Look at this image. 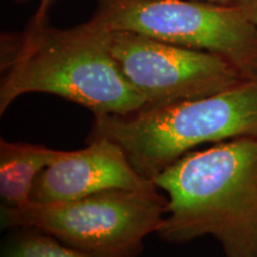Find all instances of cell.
Masks as SVG:
<instances>
[{"instance_id":"obj_1","label":"cell","mask_w":257,"mask_h":257,"mask_svg":"<svg viewBox=\"0 0 257 257\" xmlns=\"http://www.w3.org/2000/svg\"><path fill=\"white\" fill-rule=\"evenodd\" d=\"M2 46L0 114L21 95L47 93L92 111L94 115L127 114L146 107L118 68L106 30L91 22L69 29L35 12L22 34Z\"/></svg>"},{"instance_id":"obj_2","label":"cell","mask_w":257,"mask_h":257,"mask_svg":"<svg viewBox=\"0 0 257 257\" xmlns=\"http://www.w3.org/2000/svg\"><path fill=\"white\" fill-rule=\"evenodd\" d=\"M153 182L168 199L156 232L163 240L210 234L226 257H257V138L186 154Z\"/></svg>"},{"instance_id":"obj_3","label":"cell","mask_w":257,"mask_h":257,"mask_svg":"<svg viewBox=\"0 0 257 257\" xmlns=\"http://www.w3.org/2000/svg\"><path fill=\"white\" fill-rule=\"evenodd\" d=\"M239 137L257 138V78L205 98L94 115L88 141L117 143L138 174L153 181L195 147Z\"/></svg>"},{"instance_id":"obj_4","label":"cell","mask_w":257,"mask_h":257,"mask_svg":"<svg viewBox=\"0 0 257 257\" xmlns=\"http://www.w3.org/2000/svg\"><path fill=\"white\" fill-rule=\"evenodd\" d=\"M166 195L154 185L108 189L75 200L4 207L8 227L35 229L100 257H137L143 239L166 216Z\"/></svg>"},{"instance_id":"obj_5","label":"cell","mask_w":257,"mask_h":257,"mask_svg":"<svg viewBox=\"0 0 257 257\" xmlns=\"http://www.w3.org/2000/svg\"><path fill=\"white\" fill-rule=\"evenodd\" d=\"M89 22L106 31L218 54L257 78V27L239 5L201 0H98Z\"/></svg>"},{"instance_id":"obj_6","label":"cell","mask_w":257,"mask_h":257,"mask_svg":"<svg viewBox=\"0 0 257 257\" xmlns=\"http://www.w3.org/2000/svg\"><path fill=\"white\" fill-rule=\"evenodd\" d=\"M106 38L118 68L146 107L205 98L250 79L229 60L210 51L131 31H106Z\"/></svg>"},{"instance_id":"obj_7","label":"cell","mask_w":257,"mask_h":257,"mask_svg":"<svg viewBox=\"0 0 257 257\" xmlns=\"http://www.w3.org/2000/svg\"><path fill=\"white\" fill-rule=\"evenodd\" d=\"M152 184L134 169L117 143L96 138L80 150H62L59 160L35 180L31 201H69L108 189H137Z\"/></svg>"},{"instance_id":"obj_8","label":"cell","mask_w":257,"mask_h":257,"mask_svg":"<svg viewBox=\"0 0 257 257\" xmlns=\"http://www.w3.org/2000/svg\"><path fill=\"white\" fill-rule=\"evenodd\" d=\"M62 150L41 144L0 140V197L5 207L31 202V192L40 173L59 160Z\"/></svg>"},{"instance_id":"obj_9","label":"cell","mask_w":257,"mask_h":257,"mask_svg":"<svg viewBox=\"0 0 257 257\" xmlns=\"http://www.w3.org/2000/svg\"><path fill=\"white\" fill-rule=\"evenodd\" d=\"M19 230V232L6 239L2 257H100L64 244L42 231Z\"/></svg>"},{"instance_id":"obj_10","label":"cell","mask_w":257,"mask_h":257,"mask_svg":"<svg viewBox=\"0 0 257 257\" xmlns=\"http://www.w3.org/2000/svg\"><path fill=\"white\" fill-rule=\"evenodd\" d=\"M239 6L244 10L250 21L257 27V0H248Z\"/></svg>"},{"instance_id":"obj_11","label":"cell","mask_w":257,"mask_h":257,"mask_svg":"<svg viewBox=\"0 0 257 257\" xmlns=\"http://www.w3.org/2000/svg\"><path fill=\"white\" fill-rule=\"evenodd\" d=\"M14 2L27 3V2H29V0H14ZM57 2H59V0H40L36 11L41 12V14H48V12H49V10L51 9V6H53Z\"/></svg>"},{"instance_id":"obj_12","label":"cell","mask_w":257,"mask_h":257,"mask_svg":"<svg viewBox=\"0 0 257 257\" xmlns=\"http://www.w3.org/2000/svg\"><path fill=\"white\" fill-rule=\"evenodd\" d=\"M201 2L213 3V4H221V5H240L248 0H201Z\"/></svg>"}]
</instances>
